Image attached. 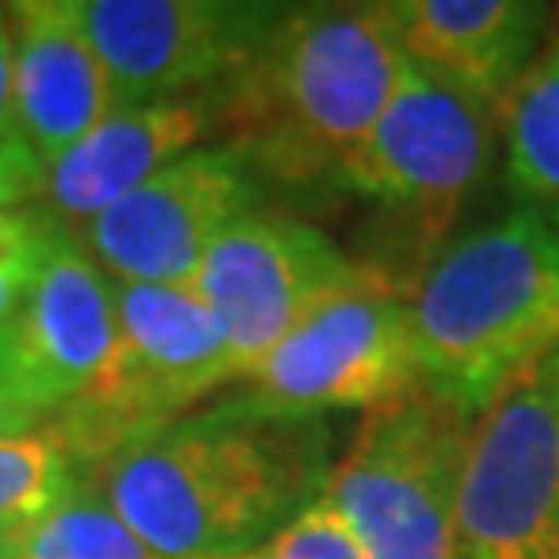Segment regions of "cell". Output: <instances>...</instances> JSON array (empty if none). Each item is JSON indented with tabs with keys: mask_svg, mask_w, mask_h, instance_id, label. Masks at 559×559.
Returning a JSON list of instances; mask_svg holds the SVG:
<instances>
[{
	"mask_svg": "<svg viewBox=\"0 0 559 559\" xmlns=\"http://www.w3.org/2000/svg\"><path fill=\"white\" fill-rule=\"evenodd\" d=\"M498 138L506 154V182L522 207L559 216V46L514 83L498 108Z\"/></svg>",
	"mask_w": 559,
	"mask_h": 559,
	"instance_id": "2e32d148",
	"label": "cell"
},
{
	"mask_svg": "<svg viewBox=\"0 0 559 559\" xmlns=\"http://www.w3.org/2000/svg\"><path fill=\"white\" fill-rule=\"evenodd\" d=\"M406 71L385 4H290L258 59L224 87L228 150L258 179L336 182Z\"/></svg>",
	"mask_w": 559,
	"mask_h": 559,
	"instance_id": "7a4b0ae2",
	"label": "cell"
},
{
	"mask_svg": "<svg viewBox=\"0 0 559 559\" xmlns=\"http://www.w3.org/2000/svg\"><path fill=\"white\" fill-rule=\"evenodd\" d=\"M237 385L221 320L191 290L117 282V360L100 394L46 423L75 473Z\"/></svg>",
	"mask_w": 559,
	"mask_h": 559,
	"instance_id": "5b68a950",
	"label": "cell"
},
{
	"mask_svg": "<svg viewBox=\"0 0 559 559\" xmlns=\"http://www.w3.org/2000/svg\"><path fill=\"white\" fill-rule=\"evenodd\" d=\"M369 274L373 265L353 261L316 224L249 212L212 240L187 290L221 320L240 381L307 316Z\"/></svg>",
	"mask_w": 559,
	"mask_h": 559,
	"instance_id": "9c48e42d",
	"label": "cell"
},
{
	"mask_svg": "<svg viewBox=\"0 0 559 559\" xmlns=\"http://www.w3.org/2000/svg\"><path fill=\"white\" fill-rule=\"evenodd\" d=\"M498 145L493 104L406 59L399 92L340 166L336 187L411 224L427 265V245L443 249L464 200L489 175Z\"/></svg>",
	"mask_w": 559,
	"mask_h": 559,
	"instance_id": "8992f818",
	"label": "cell"
},
{
	"mask_svg": "<svg viewBox=\"0 0 559 559\" xmlns=\"http://www.w3.org/2000/svg\"><path fill=\"white\" fill-rule=\"evenodd\" d=\"M55 233L59 224L46 221L34 203L0 212V328L17 320V311L25 307Z\"/></svg>",
	"mask_w": 559,
	"mask_h": 559,
	"instance_id": "d6986e66",
	"label": "cell"
},
{
	"mask_svg": "<svg viewBox=\"0 0 559 559\" xmlns=\"http://www.w3.org/2000/svg\"><path fill=\"white\" fill-rule=\"evenodd\" d=\"M21 514H13V510H0V559L9 556V547H13V539H17L21 531Z\"/></svg>",
	"mask_w": 559,
	"mask_h": 559,
	"instance_id": "cb8c5ba5",
	"label": "cell"
},
{
	"mask_svg": "<svg viewBox=\"0 0 559 559\" xmlns=\"http://www.w3.org/2000/svg\"><path fill=\"white\" fill-rule=\"evenodd\" d=\"M237 559H365V551L357 547L353 531L340 522L336 510L320 498L290 526H282L265 547Z\"/></svg>",
	"mask_w": 559,
	"mask_h": 559,
	"instance_id": "ffe728a7",
	"label": "cell"
},
{
	"mask_svg": "<svg viewBox=\"0 0 559 559\" xmlns=\"http://www.w3.org/2000/svg\"><path fill=\"white\" fill-rule=\"evenodd\" d=\"M336 468L328 419L265 411L228 390L80 468L166 559H237L311 510Z\"/></svg>",
	"mask_w": 559,
	"mask_h": 559,
	"instance_id": "6da1fadb",
	"label": "cell"
},
{
	"mask_svg": "<svg viewBox=\"0 0 559 559\" xmlns=\"http://www.w3.org/2000/svg\"><path fill=\"white\" fill-rule=\"evenodd\" d=\"M46 419L100 394L117 360V282L87 253L80 233L59 228L17 320L4 323Z\"/></svg>",
	"mask_w": 559,
	"mask_h": 559,
	"instance_id": "7c38bea8",
	"label": "cell"
},
{
	"mask_svg": "<svg viewBox=\"0 0 559 559\" xmlns=\"http://www.w3.org/2000/svg\"><path fill=\"white\" fill-rule=\"evenodd\" d=\"M402 299L419 390L480 419L559 344V216L519 207L443 240Z\"/></svg>",
	"mask_w": 559,
	"mask_h": 559,
	"instance_id": "3957f363",
	"label": "cell"
},
{
	"mask_svg": "<svg viewBox=\"0 0 559 559\" xmlns=\"http://www.w3.org/2000/svg\"><path fill=\"white\" fill-rule=\"evenodd\" d=\"M4 559H166L75 473L41 514L21 522Z\"/></svg>",
	"mask_w": 559,
	"mask_h": 559,
	"instance_id": "e0dca14e",
	"label": "cell"
},
{
	"mask_svg": "<svg viewBox=\"0 0 559 559\" xmlns=\"http://www.w3.org/2000/svg\"><path fill=\"white\" fill-rule=\"evenodd\" d=\"M9 34L17 138L41 166H55L117 112V87L83 29L80 0H17L9 4Z\"/></svg>",
	"mask_w": 559,
	"mask_h": 559,
	"instance_id": "4fadbf2b",
	"label": "cell"
},
{
	"mask_svg": "<svg viewBox=\"0 0 559 559\" xmlns=\"http://www.w3.org/2000/svg\"><path fill=\"white\" fill-rule=\"evenodd\" d=\"M559 539V344L477 423L460 489V559H535Z\"/></svg>",
	"mask_w": 559,
	"mask_h": 559,
	"instance_id": "ba28073f",
	"label": "cell"
},
{
	"mask_svg": "<svg viewBox=\"0 0 559 559\" xmlns=\"http://www.w3.org/2000/svg\"><path fill=\"white\" fill-rule=\"evenodd\" d=\"M216 124V96L117 108L55 166H46L34 207L59 228L80 233L124 195H133L145 179H154L162 166L200 150V141Z\"/></svg>",
	"mask_w": 559,
	"mask_h": 559,
	"instance_id": "5bb4252c",
	"label": "cell"
},
{
	"mask_svg": "<svg viewBox=\"0 0 559 559\" xmlns=\"http://www.w3.org/2000/svg\"><path fill=\"white\" fill-rule=\"evenodd\" d=\"M71 480H75V464L50 427L17 440H0V510L34 519Z\"/></svg>",
	"mask_w": 559,
	"mask_h": 559,
	"instance_id": "ac0fdd59",
	"label": "cell"
},
{
	"mask_svg": "<svg viewBox=\"0 0 559 559\" xmlns=\"http://www.w3.org/2000/svg\"><path fill=\"white\" fill-rule=\"evenodd\" d=\"M258 200L261 179L237 150L200 145L80 228V240L112 282L187 290L212 240L258 212Z\"/></svg>",
	"mask_w": 559,
	"mask_h": 559,
	"instance_id": "8fae6325",
	"label": "cell"
},
{
	"mask_svg": "<svg viewBox=\"0 0 559 559\" xmlns=\"http://www.w3.org/2000/svg\"><path fill=\"white\" fill-rule=\"evenodd\" d=\"M535 559H559V539L551 543V547H543V551H539Z\"/></svg>",
	"mask_w": 559,
	"mask_h": 559,
	"instance_id": "d4e9b609",
	"label": "cell"
},
{
	"mask_svg": "<svg viewBox=\"0 0 559 559\" xmlns=\"http://www.w3.org/2000/svg\"><path fill=\"white\" fill-rule=\"evenodd\" d=\"M265 411L328 419L378 411L419 390L402 286L385 270L323 302L233 385Z\"/></svg>",
	"mask_w": 559,
	"mask_h": 559,
	"instance_id": "52a82bcc",
	"label": "cell"
},
{
	"mask_svg": "<svg viewBox=\"0 0 559 559\" xmlns=\"http://www.w3.org/2000/svg\"><path fill=\"white\" fill-rule=\"evenodd\" d=\"M473 423L423 390L357 423L323 501L353 531L365 559H460V489Z\"/></svg>",
	"mask_w": 559,
	"mask_h": 559,
	"instance_id": "277c9868",
	"label": "cell"
},
{
	"mask_svg": "<svg viewBox=\"0 0 559 559\" xmlns=\"http://www.w3.org/2000/svg\"><path fill=\"white\" fill-rule=\"evenodd\" d=\"M286 4L237 0H80L120 108L203 100L258 59Z\"/></svg>",
	"mask_w": 559,
	"mask_h": 559,
	"instance_id": "30bf717a",
	"label": "cell"
},
{
	"mask_svg": "<svg viewBox=\"0 0 559 559\" xmlns=\"http://www.w3.org/2000/svg\"><path fill=\"white\" fill-rule=\"evenodd\" d=\"M46 166L34 158V150L21 138L0 141V212L4 207H25L38 200Z\"/></svg>",
	"mask_w": 559,
	"mask_h": 559,
	"instance_id": "7402d4cb",
	"label": "cell"
},
{
	"mask_svg": "<svg viewBox=\"0 0 559 559\" xmlns=\"http://www.w3.org/2000/svg\"><path fill=\"white\" fill-rule=\"evenodd\" d=\"M385 17L406 59L493 108L539 62L556 21L531 0H390Z\"/></svg>",
	"mask_w": 559,
	"mask_h": 559,
	"instance_id": "9a60e30c",
	"label": "cell"
},
{
	"mask_svg": "<svg viewBox=\"0 0 559 559\" xmlns=\"http://www.w3.org/2000/svg\"><path fill=\"white\" fill-rule=\"evenodd\" d=\"M556 13H559V9H556ZM551 41H556V46H559V17H556V38H551Z\"/></svg>",
	"mask_w": 559,
	"mask_h": 559,
	"instance_id": "484cf974",
	"label": "cell"
},
{
	"mask_svg": "<svg viewBox=\"0 0 559 559\" xmlns=\"http://www.w3.org/2000/svg\"><path fill=\"white\" fill-rule=\"evenodd\" d=\"M17 138L13 117V34H9V9L0 4V141Z\"/></svg>",
	"mask_w": 559,
	"mask_h": 559,
	"instance_id": "603a6c76",
	"label": "cell"
},
{
	"mask_svg": "<svg viewBox=\"0 0 559 559\" xmlns=\"http://www.w3.org/2000/svg\"><path fill=\"white\" fill-rule=\"evenodd\" d=\"M46 411H41L34 385L21 369L9 328H0V440H17V436H34L46 427Z\"/></svg>",
	"mask_w": 559,
	"mask_h": 559,
	"instance_id": "44dd1931",
	"label": "cell"
}]
</instances>
